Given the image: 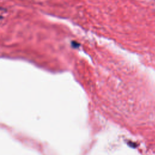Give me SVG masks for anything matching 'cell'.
Listing matches in <instances>:
<instances>
[{"label":"cell","mask_w":155,"mask_h":155,"mask_svg":"<svg viewBox=\"0 0 155 155\" xmlns=\"http://www.w3.org/2000/svg\"><path fill=\"white\" fill-rule=\"evenodd\" d=\"M72 45H73V47H78L79 44H78L77 42H72Z\"/></svg>","instance_id":"cell-1"}]
</instances>
